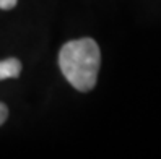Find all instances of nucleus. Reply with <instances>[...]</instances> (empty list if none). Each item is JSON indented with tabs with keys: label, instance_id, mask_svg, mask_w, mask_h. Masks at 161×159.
<instances>
[{
	"label": "nucleus",
	"instance_id": "obj_1",
	"mask_svg": "<svg viewBox=\"0 0 161 159\" xmlns=\"http://www.w3.org/2000/svg\"><path fill=\"white\" fill-rule=\"evenodd\" d=\"M59 67L65 80L77 91H91L96 86L101 67V50L98 42L91 37L65 42L59 52Z\"/></svg>",
	"mask_w": 161,
	"mask_h": 159
},
{
	"label": "nucleus",
	"instance_id": "obj_2",
	"mask_svg": "<svg viewBox=\"0 0 161 159\" xmlns=\"http://www.w3.org/2000/svg\"><path fill=\"white\" fill-rule=\"evenodd\" d=\"M21 73V62L18 59H5L0 60V81L8 78H18Z\"/></svg>",
	"mask_w": 161,
	"mask_h": 159
},
{
	"label": "nucleus",
	"instance_id": "obj_3",
	"mask_svg": "<svg viewBox=\"0 0 161 159\" xmlns=\"http://www.w3.org/2000/svg\"><path fill=\"white\" fill-rule=\"evenodd\" d=\"M18 3V0H0V10H12Z\"/></svg>",
	"mask_w": 161,
	"mask_h": 159
},
{
	"label": "nucleus",
	"instance_id": "obj_4",
	"mask_svg": "<svg viewBox=\"0 0 161 159\" xmlns=\"http://www.w3.org/2000/svg\"><path fill=\"white\" fill-rule=\"evenodd\" d=\"M7 119H8V107L3 104V102H0V125L5 124Z\"/></svg>",
	"mask_w": 161,
	"mask_h": 159
}]
</instances>
